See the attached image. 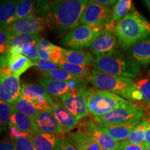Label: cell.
I'll return each instance as SVG.
<instances>
[{
  "label": "cell",
  "mask_w": 150,
  "mask_h": 150,
  "mask_svg": "<svg viewBox=\"0 0 150 150\" xmlns=\"http://www.w3.org/2000/svg\"><path fill=\"white\" fill-rule=\"evenodd\" d=\"M89 0H54L40 13L47 26L59 35H64L77 27Z\"/></svg>",
  "instance_id": "obj_1"
},
{
  "label": "cell",
  "mask_w": 150,
  "mask_h": 150,
  "mask_svg": "<svg viewBox=\"0 0 150 150\" xmlns=\"http://www.w3.org/2000/svg\"><path fill=\"white\" fill-rule=\"evenodd\" d=\"M114 33L120 45L129 49L135 43L150 36V22L134 8L117 22Z\"/></svg>",
  "instance_id": "obj_2"
},
{
  "label": "cell",
  "mask_w": 150,
  "mask_h": 150,
  "mask_svg": "<svg viewBox=\"0 0 150 150\" xmlns=\"http://www.w3.org/2000/svg\"><path fill=\"white\" fill-rule=\"evenodd\" d=\"M93 65L101 72L122 77L134 78L140 73L139 65L118 51L96 56Z\"/></svg>",
  "instance_id": "obj_3"
},
{
  "label": "cell",
  "mask_w": 150,
  "mask_h": 150,
  "mask_svg": "<svg viewBox=\"0 0 150 150\" xmlns=\"http://www.w3.org/2000/svg\"><path fill=\"white\" fill-rule=\"evenodd\" d=\"M88 81L96 88L114 93L127 100H132L131 95L136 88L132 79L109 74L95 68L91 70Z\"/></svg>",
  "instance_id": "obj_4"
},
{
  "label": "cell",
  "mask_w": 150,
  "mask_h": 150,
  "mask_svg": "<svg viewBox=\"0 0 150 150\" xmlns=\"http://www.w3.org/2000/svg\"><path fill=\"white\" fill-rule=\"evenodd\" d=\"M87 106L89 113L94 117L104 115L118 108L136 106L130 101L119 95L99 89H90L87 97Z\"/></svg>",
  "instance_id": "obj_5"
},
{
  "label": "cell",
  "mask_w": 150,
  "mask_h": 150,
  "mask_svg": "<svg viewBox=\"0 0 150 150\" xmlns=\"http://www.w3.org/2000/svg\"><path fill=\"white\" fill-rule=\"evenodd\" d=\"M105 24H79L63 36L61 45L70 50H84L90 48L99 35L108 29L110 23Z\"/></svg>",
  "instance_id": "obj_6"
},
{
  "label": "cell",
  "mask_w": 150,
  "mask_h": 150,
  "mask_svg": "<svg viewBox=\"0 0 150 150\" xmlns=\"http://www.w3.org/2000/svg\"><path fill=\"white\" fill-rule=\"evenodd\" d=\"M90 89L85 84L79 88L71 91L60 98L61 104L76 116L79 120L85 117L89 114L87 106V97Z\"/></svg>",
  "instance_id": "obj_7"
},
{
  "label": "cell",
  "mask_w": 150,
  "mask_h": 150,
  "mask_svg": "<svg viewBox=\"0 0 150 150\" xmlns=\"http://www.w3.org/2000/svg\"><path fill=\"white\" fill-rule=\"evenodd\" d=\"M112 21V11L109 6L89 0L80 19V24L86 25L105 24Z\"/></svg>",
  "instance_id": "obj_8"
},
{
  "label": "cell",
  "mask_w": 150,
  "mask_h": 150,
  "mask_svg": "<svg viewBox=\"0 0 150 150\" xmlns=\"http://www.w3.org/2000/svg\"><path fill=\"white\" fill-rule=\"evenodd\" d=\"M143 114V110L141 108L134 106L113 110L104 115L94 117V120L102 125H115L141 119Z\"/></svg>",
  "instance_id": "obj_9"
},
{
  "label": "cell",
  "mask_w": 150,
  "mask_h": 150,
  "mask_svg": "<svg viewBox=\"0 0 150 150\" xmlns=\"http://www.w3.org/2000/svg\"><path fill=\"white\" fill-rule=\"evenodd\" d=\"M47 26L42 17L31 16L17 20L9 27L13 35L38 34L45 31Z\"/></svg>",
  "instance_id": "obj_10"
},
{
  "label": "cell",
  "mask_w": 150,
  "mask_h": 150,
  "mask_svg": "<svg viewBox=\"0 0 150 150\" xmlns=\"http://www.w3.org/2000/svg\"><path fill=\"white\" fill-rule=\"evenodd\" d=\"M32 122L34 131L40 134L58 136L63 133L61 125L51 110L38 111Z\"/></svg>",
  "instance_id": "obj_11"
},
{
  "label": "cell",
  "mask_w": 150,
  "mask_h": 150,
  "mask_svg": "<svg viewBox=\"0 0 150 150\" xmlns=\"http://www.w3.org/2000/svg\"><path fill=\"white\" fill-rule=\"evenodd\" d=\"M22 86L20 77L15 74L0 79V99L14 104L22 96Z\"/></svg>",
  "instance_id": "obj_12"
},
{
  "label": "cell",
  "mask_w": 150,
  "mask_h": 150,
  "mask_svg": "<svg viewBox=\"0 0 150 150\" xmlns=\"http://www.w3.org/2000/svg\"><path fill=\"white\" fill-rule=\"evenodd\" d=\"M119 43L113 31L108 30L102 33L94 41L90 50L96 56L106 55L118 51Z\"/></svg>",
  "instance_id": "obj_13"
},
{
  "label": "cell",
  "mask_w": 150,
  "mask_h": 150,
  "mask_svg": "<svg viewBox=\"0 0 150 150\" xmlns=\"http://www.w3.org/2000/svg\"><path fill=\"white\" fill-rule=\"evenodd\" d=\"M141 119L135 120L127 122L120 124H112V125H102L97 124L98 127L103 129L106 134L117 142H122L128 139L131 131L134 130Z\"/></svg>",
  "instance_id": "obj_14"
},
{
  "label": "cell",
  "mask_w": 150,
  "mask_h": 150,
  "mask_svg": "<svg viewBox=\"0 0 150 150\" xmlns=\"http://www.w3.org/2000/svg\"><path fill=\"white\" fill-rule=\"evenodd\" d=\"M84 131H86L91 137H93L104 149L118 150L120 142L116 141L115 140L111 138L93 121L89 122Z\"/></svg>",
  "instance_id": "obj_15"
},
{
  "label": "cell",
  "mask_w": 150,
  "mask_h": 150,
  "mask_svg": "<svg viewBox=\"0 0 150 150\" xmlns=\"http://www.w3.org/2000/svg\"><path fill=\"white\" fill-rule=\"evenodd\" d=\"M51 110L63 129V133H68L75 129L79 120L76 116L66 109L61 103L54 102L52 105Z\"/></svg>",
  "instance_id": "obj_16"
},
{
  "label": "cell",
  "mask_w": 150,
  "mask_h": 150,
  "mask_svg": "<svg viewBox=\"0 0 150 150\" xmlns=\"http://www.w3.org/2000/svg\"><path fill=\"white\" fill-rule=\"evenodd\" d=\"M128 50L129 58L137 65L146 66L150 63V36L135 43Z\"/></svg>",
  "instance_id": "obj_17"
},
{
  "label": "cell",
  "mask_w": 150,
  "mask_h": 150,
  "mask_svg": "<svg viewBox=\"0 0 150 150\" xmlns=\"http://www.w3.org/2000/svg\"><path fill=\"white\" fill-rule=\"evenodd\" d=\"M68 137L76 150H105L93 137L83 130L70 133Z\"/></svg>",
  "instance_id": "obj_18"
},
{
  "label": "cell",
  "mask_w": 150,
  "mask_h": 150,
  "mask_svg": "<svg viewBox=\"0 0 150 150\" xmlns=\"http://www.w3.org/2000/svg\"><path fill=\"white\" fill-rule=\"evenodd\" d=\"M39 83L54 99L61 98L71 91L68 81H63L42 78L39 79Z\"/></svg>",
  "instance_id": "obj_19"
},
{
  "label": "cell",
  "mask_w": 150,
  "mask_h": 150,
  "mask_svg": "<svg viewBox=\"0 0 150 150\" xmlns=\"http://www.w3.org/2000/svg\"><path fill=\"white\" fill-rule=\"evenodd\" d=\"M63 53L65 61L73 64L88 66L93 65L95 61L93 54L86 50L63 48Z\"/></svg>",
  "instance_id": "obj_20"
},
{
  "label": "cell",
  "mask_w": 150,
  "mask_h": 150,
  "mask_svg": "<svg viewBox=\"0 0 150 150\" xmlns=\"http://www.w3.org/2000/svg\"><path fill=\"white\" fill-rule=\"evenodd\" d=\"M8 64L13 74L20 77L26 71L34 66V61L21 54L8 53Z\"/></svg>",
  "instance_id": "obj_21"
},
{
  "label": "cell",
  "mask_w": 150,
  "mask_h": 150,
  "mask_svg": "<svg viewBox=\"0 0 150 150\" xmlns=\"http://www.w3.org/2000/svg\"><path fill=\"white\" fill-rule=\"evenodd\" d=\"M37 150H55L59 137L55 135L40 134L33 131L29 134Z\"/></svg>",
  "instance_id": "obj_22"
},
{
  "label": "cell",
  "mask_w": 150,
  "mask_h": 150,
  "mask_svg": "<svg viewBox=\"0 0 150 150\" xmlns=\"http://www.w3.org/2000/svg\"><path fill=\"white\" fill-rule=\"evenodd\" d=\"M18 0H5L0 8L1 27L9 28L14 23L16 16Z\"/></svg>",
  "instance_id": "obj_23"
},
{
  "label": "cell",
  "mask_w": 150,
  "mask_h": 150,
  "mask_svg": "<svg viewBox=\"0 0 150 150\" xmlns=\"http://www.w3.org/2000/svg\"><path fill=\"white\" fill-rule=\"evenodd\" d=\"M9 125H13L19 131L27 133L28 134H30L34 131L32 119L25 114L19 112L13 107V106Z\"/></svg>",
  "instance_id": "obj_24"
},
{
  "label": "cell",
  "mask_w": 150,
  "mask_h": 150,
  "mask_svg": "<svg viewBox=\"0 0 150 150\" xmlns=\"http://www.w3.org/2000/svg\"><path fill=\"white\" fill-rule=\"evenodd\" d=\"M59 67L66 71L74 77L80 79L88 80L91 76V70L88 66L80 65L70 63L66 61L65 59H62L59 63Z\"/></svg>",
  "instance_id": "obj_25"
},
{
  "label": "cell",
  "mask_w": 150,
  "mask_h": 150,
  "mask_svg": "<svg viewBox=\"0 0 150 150\" xmlns=\"http://www.w3.org/2000/svg\"><path fill=\"white\" fill-rule=\"evenodd\" d=\"M22 97L33 102L39 97H49L50 95L40 85L27 83L22 85Z\"/></svg>",
  "instance_id": "obj_26"
},
{
  "label": "cell",
  "mask_w": 150,
  "mask_h": 150,
  "mask_svg": "<svg viewBox=\"0 0 150 150\" xmlns=\"http://www.w3.org/2000/svg\"><path fill=\"white\" fill-rule=\"evenodd\" d=\"M35 4L34 0H18L15 22L27 17L34 16L36 9Z\"/></svg>",
  "instance_id": "obj_27"
},
{
  "label": "cell",
  "mask_w": 150,
  "mask_h": 150,
  "mask_svg": "<svg viewBox=\"0 0 150 150\" xmlns=\"http://www.w3.org/2000/svg\"><path fill=\"white\" fill-rule=\"evenodd\" d=\"M149 120L143 119L138 123L134 130L131 131L127 140L134 144H144L145 140V133Z\"/></svg>",
  "instance_id": "obj_28"
},
{
  "label": "cell",
  "mask_w": 150,
  "mask_h": 150,
  "mask_svg": "<svg viewBox=\"0 0 150 150\" xmlns=\"http://www.w3.org/2000/svg\"><path fill=\"white\" fill-rule=\"evenodd\" d=\"M133 0H118L112 9V21L118 22L134 8Z\"/></svg>",
  "instance_id": "obj_29"
},
{
  "label": "cell",
  "mask_w": 150,
  "mask_h": 150,
  "mask_svg": "<svg viewBox=\"0 0 150 150\" xmlns=\"http://www.w3.org/2000/svg\"><path fill=\"white\" fill-rule=\"evenodd\" d=\"M13 106L19 112L25 114L32 120L34 118L38 112V110L35 108L32 102L29 99L24 98L22 96L17 102L13 104Z\"/></svg>",
  "instance_id": "obj_30"
},
{
  "label": "cell",
  "mask_w": 150,
  "mask_h": 150,
  "mask_svg": "<svg viewBox=\"0 0 150 150\" xmlns=\"http://www.w3.org/2000/svg\"><path fill=\"white\" fill-rule=\"evenodd\" d=\"M38 42H33L26 44L21 47L16 49V50H10L9 53L21 54L25 56L28 59H31L33 61H36L39 59L38 50Z\"/></svg>",
  "instance_id": "obj_31"
},
{
  "label": "cell",
  "mask_w": 150,
  "mask_h": 150,
  "mask_svg": "<svg viewBox=\"0 0 150 150\" xmlns=\"http://www.w3.org/2000/svg\"><path fill=\"white\" fill-rule=\"evenodd\" d=\"M13 35L9 28L1 27L0 29V54L1 56L7 55L10 52Z\"/></svg>",
  "instance_id": "obj_32"
},
{
  "label": "cell",
  "mask_w": 150,
  "mask_h": 150,
  "mask_svg": "<svg viewBox=\"0 0 150 150\" xmlns=\"http://www.w3.org/2000/svg\"><path fill=\"white\" fill-rule=\"evenodd\" d=\"M40 35L38 34H22L13 35L12 43L10 50L21 47L24 45L30 42H38Z\"/></svg>",
  "instance_id": "obj_33"
},
{
  "label": "cell",
  "mask_w": 150,
  "mask_h": 150,
  "mask_svg": "<svg viewBox=\"0 0 150 150\" xmlns=\"http://www.w3.org/2000/svg\"><path fill=\"white\" fill-rule=\"evenodd\" d=\"M13 104L1 101L0 102V125L1 131H5L8 129L12 112Z\"/></svg>",
  "instance_id": "obj_34"
},
{
  "label": "cell",
  "mask_w": 150,
  "mask_h": 150,
  "mask_svg": "<svg viewBox=\"0 0 150 150\" xmlns=\"http://www.w3.org/2000/svg\"><path fill=\"white\" fill-rule=\"evenodd\" d=\"M42 78L48 79L56 80V81H67L72 79H74L76 77L70 74L66 71L61 68H58L54 71L48 72H42Z\"/></svg>",
  "instance_id": "obj_35"
},
{
  "label": "cell",
  "mask_w": 150,
  "mask_h": 150,
  "mask_svg": "<svg viewBox=\"0 0 150 150\" xmlns=\"http://www.w3.org/2000/svg\"><path fill=\"white\" fill-rule=\"evenodd\" d=\"M54 44L46 40L43 37L40 38L38 42V50L39 59L47 60L50 61V53Z\"/></svg>",
  "instance_id": "obj_36"
},
{
  "label": "cell",
  "mask_w": 150,
  "mask_h": 150,
  "mask_svg": "<svg viewBox=\"0 0 150 150\" xmlns=\"http://www.w3.org/2000/svg\"><path fill=\"white\" fill-rule=\"evenodd\" d=\"M135 87L140 92L143 100L150 104V76L135 82Z\"/></svg>",
  "instance_id": "obj_37"
},
{
  "label": "cell",
  "mask_w": 150,
  "mask_h": 150,
  "mask_svg": "<svg viewBox=\"0 0 150 150\" xmlns=\"http://www.w3.org/2000/svg\"><path fill=\"white\" fill-rule=\"evenodd\" d=\"M16 150H37L29 136L13 140Z\"/></svg>",
  "instance_id": "obj_38"
},
{
  "label": "cell",
  "mask_w": 150,
  "mask_h": 150,
  "mask_svg": "<svg viewBox=\"0 0 150 150\" xmlns=\"http://www.w3.org/2000/svg\"><path fill=\"white\" fill-rule=\"evenodd\" d=\"M34 66L42 72H51L59 68V65L57 63L47 60L42 59H38V61H34Z\"/></svg>",
  "instance_id": "obj_39"
},
{
  "label": "cell",
  "mask_w": 150,
  "mask_h": 150,
  "mask_svg": "<svg viewBox=\"0 0 150 150\" xmlns=\"http://www.w3.org/2000/svg\"><path fill=\"white\" fill-rule=\"evenodd\" d=\"M118 150H147L145 144H134L128 140L120 142Z\"/></svg>",
  "instance_id": "obj_40"
},
{
  "label": "cell",
  "mask_w": 150,
  "mask_h": 150,
  "mask_svg": "<svg viewBox=\"0 0 150 150\" xmlns=\"http://www.w3.org/2000/svg\"><path fill=\"white\" fill-rule=\"evenodd\" d=\"M55 150H76L72 142L67 139H63L59 137Z\"/></svg>",
  "instance_id": "obj_41"
},
{
  "label": "cell",
  "mask_w": 150,
  "mask_h": 150,
  "mask_svg": "<svg viewBox=\"0 0 150 150\" xmlns=\"http://www.w3.org/2000/svg\"><path fill=\"white\" fill-rule=\"evenodd\" d=\"M8 130H9V134H10L11 139L14 140L16 138H21V137H25L29 136V134H27V133L22 132V131H19L18 129L13 126V125H8Z\"/></svg>",
  "instance_id": "obj_42"
},
{
  "label": "cell",
  "mask_w": 150,
  "mask_h": 150,
  "mask_svg": "<svg viewBox=\"0 0 150 150\" xmlns=\"http://www.w3.org/2000/svg\"><path fill=\"white\" fill-rule=\"evenodd\" d=\"M0 150H16L13 139H6L1 142Z\"/></svg>",
  "instance_id": "obj_43"
},
{
  "label": "cell",
  "mask_w": 150,
  "mask_h": 150,
  "mask_svg": "<svg viewBox=\"0 0 150 150\" xmlns=\"http://www.w3.org/2000/svg\"><path fill=\"white\" fill-rule=\"evenodd\" d=\"M37 5V8L40 12H42L46 8L52 4L54 0H34Z\"/></svg>",
  "instance_id": "obj_44"
},
{
  "label": "cell",
  "mask_w": 150,
  "mask_h": 150,
  "mask_svg": "<svg viewBox=\"0 0 150 150\" xmlns=\"http://www.w3.org/2000/svg\"><path fill=\"white\" fill-rule=\"evenodd\" d=\"M99 4L105 6H110L113 4H115L118 0H93Z\"/></svg>",
  "instance_id": "obj_45"
},
{
  "label": "cell",
  "mask_w": 150,
  "mask_h": 150,
  "mask_svg": "<svg viewBox=\"0 0 150 150\" xmlns=\"http://www.w3.org/2000/svg\"><path fill=\"white\" fill-rule=\"evenodd\" d=\"M145 145H147L150 144V121H149L147 129H146L145 133Z\"/></svg>",
  "instance_id": "obj_46"
},
{
  "label": "cell",
  "mask_w": 150,
  "mask_h": 150,
  "mask_svg": "<svg viewBox=\"0 0 150 150\" xmlns=\"http://www.w3.org/2000/svg\"><path fill=\"white\" fill-rule=\"evenodd\" d=\"M145 4L147 6L148 9L150 11V0H142Z\"/></svg>",
  "instance_id": "obj_47"
},
{
  "label": "cell",
  "mask_w": 150,
  "mask_h": 150,
  "mask_svg": "<svg viewBox=\"0 0 150 150\" xmlns=\"http://www.w3.org/2000/svg\"><path fill=\"white\" fill-rule=\"evenodd\" d=\"M146 147V149H147V150H150V144H149V145H145Z\"/></svg>",
  "instance_id": "obj_48"
}]
</instances>
